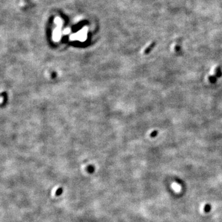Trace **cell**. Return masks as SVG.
<instances>
[{
	"label": "cell",
	"mask_w": 222,
	"mask_h": 222,
	"mask_svg": "<svg viewBox=\"0 0 222 222\" xmlns=\"http://www.w3.org/2000/svg\"><path fill=\"white\" fill-rule=\"evenodd\" d=\"M86 34H87V28H83L82 29L80 32H78L77 34H75L71 36V38L72 39H78L80 40H85L86 37Z\"/></svg>",
	"instance_id": "cell-1"
},
{
	"label": "cell",
	"mask_w": 222,
	"mask_h": 222,
	"mask_svg": "<svg viewBox=\"0 0 222 222\" xmlns=\"http://www.w3.org/2000/svg\"><path fill=\"white\" fill-rule=\"evenodd\" d=\"M54 22L56 23L57 25H62V21L61 20V19L58 17L54 19Z\"/></svg>",
	"instance_id": "cell-3"
},
{
	"label": "cell",
	"mask_w": 222,
	"mask_h": 222,
	"mask_svg": "<svg viewBox=\"0 0 222 222\" xmlns=\"http://www.w3.org/2000/svg\"><path fill=\"white\" fill-rule=\"evenodd\" d=\"M210 209H211V207H210V205H207L206 206H205V212H209V211L210 210Z\"/></svg>",
	"instance_id": "cell-5"
},
{
	"label": "cell",
	"mask_w": 222,
	"mask_h": 222,
	"mask_svg": "<svg viewBox=\"0 0 222 222\" xmlns=\"http://www.w3.org/2000/svg\"><path fill=\"white\" fill-rule=\"evenodd\" d=\"M62 25H58V27L54 30L53 36L55 40H59L60 37V27Z\"/></svg>",
	"instance_id": "cell-2"
},
{
	"label": "cell",
	"mask_w": 222,
	"mask_h": 222,
	"mask_svg": "<svg viewBox=\"0 0 222 222\" xmlns=\"http://www.w3.org/2000/svg\"><path fill=\"white\" fill-rule=\"evenodd\" d=\"M62 189L61 187H59V188L57 190L56 192V195L59 196L62 194Z\"/></svg>",
	"instance_id": "cell-4"
},
{
	"label": "cell",
	"mask_w": 222,
	"mask_h": 222,
	"mask_svg": "<svg viewBox=\"0 0 222 222\" xmlns=\"http://www.w3.org/2000/svg\"><path fill=\"white\" fill-rule=\"evenodd\" d=\"M69 32H70V29H69V28H67V29L64 30V34H69Z\"/></svg>",
	"instance_id": "cell-6"
}]
</instances>
